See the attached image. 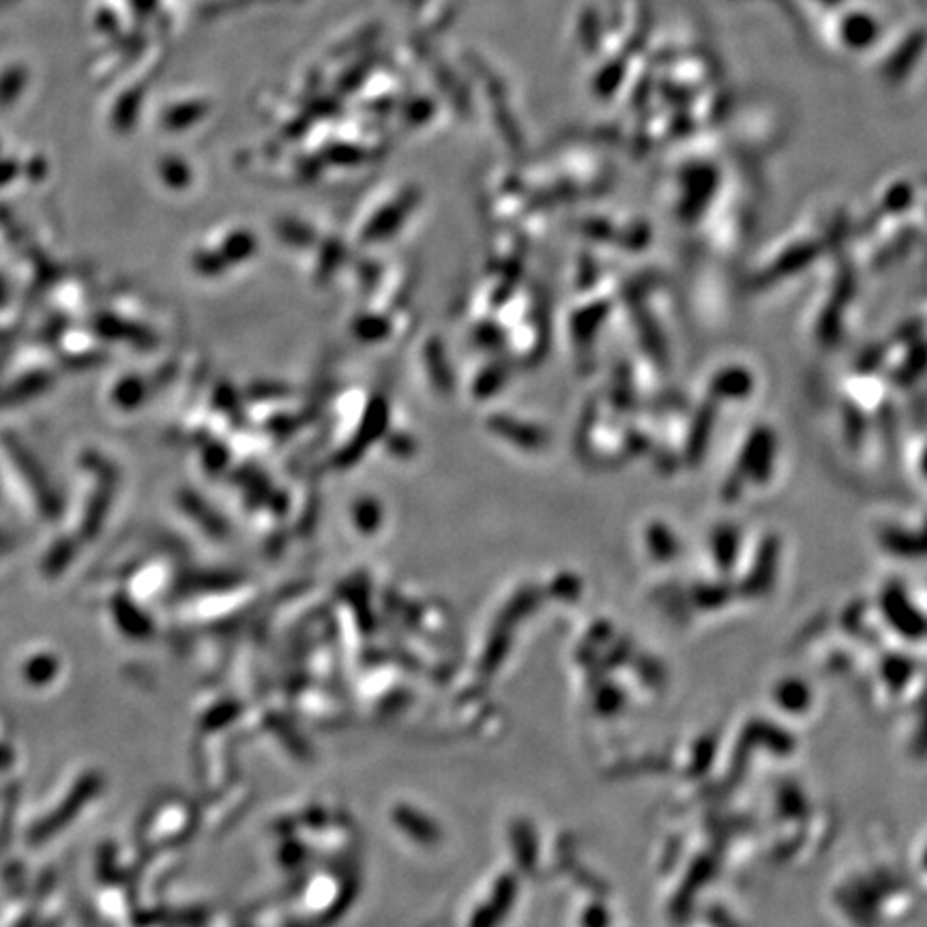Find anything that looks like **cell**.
<instances>
[]
</instances>
